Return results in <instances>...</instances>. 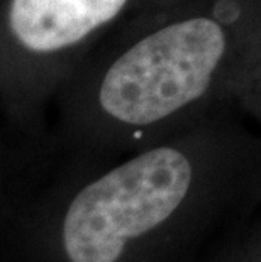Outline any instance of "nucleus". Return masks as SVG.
I'll list each match as a JSON object with an SVG mask.
<instances>
[{
	"label": "nucleus",
	"instance_id": "nucleus-1",
	"mask_svg": "<svg viewBox=\"0 0 261 262\" xmlns=\"http://www.w3.org/2000/svg\"><path fill=\"white\" fill-rule=\"evenodd\" d=\"M190 154L158 146L80 188L59 227L68 262H124L134 245L163 228L192 196Z\"/></svg>",
	"mask_w": 261,
	"mask_h": 262
},
{
	"label": "nucleus",
	"instance_id": "nucleus-2",
	"mask_svg": "<svg viewBox=\"0 0 261 262\" xmlns=\"http://www.w3.org/2000/svg\"><path fill=\"white\" fill-rule=\"evenodd\" d=\"M224 51V31L210 19L153 32L105 73L98 95L104 112L127 125L156 124L202 97Z\"/></svg>",
	"mask_w": 261,
	"mask_h": 262
},
{
	"label": "nucleus",
	"instance_id": "nucleus-3",
	"mask_svg": "<svg viewBox=\"0 0 261 262\" xmlns=\"http://www.w3.org/2000/svg\"><path fill=\"white\" fill-rule=\"evenodd\" d=\"M127 0H12L10 29L24 48L53 53L70 48L112 20Z\"/></svg>",
	"mask_w": 261,
	"mask_h": 262
}]
</instances>
